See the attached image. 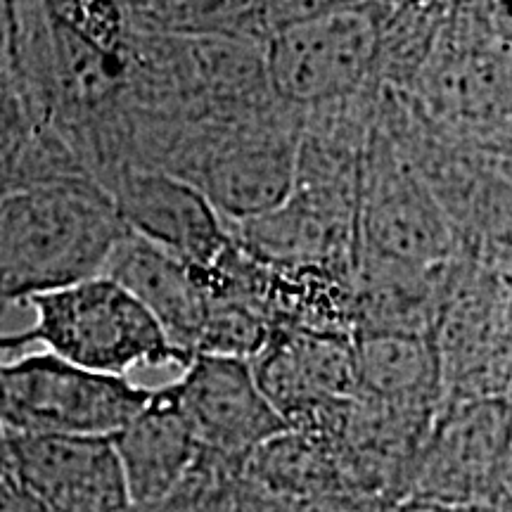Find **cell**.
Instances as JSON below:
<instances>
[{
  "label": "cell",
  "instance_id": "1",
  "mask_svg": "<svg viewBox=\"0 0 512 512\" xmlns=\"http://www.w3.org/2000/svg\"><path fill=\"white\" fill-rule=\"evenodd\" d=\"M114 200L93 176L0 192V311L105 271L124 235Z\"/></svg>",
  "mask_w": 512,
  "mask_h": 512
},
{
  "label": "cell",
  "instance_id": "2",
  "mask_svg": "<svg viewBox=\"0 0 512 512\" xmlns=\"http://www.w3.org/2000/svg\"><path fill=\"white\" fill-rule=\"evenodd\" d=\"M24 306L34 311V323L0 332V354L41 344L43 351L105 375H128L138 366L183 370L190 363L150 311L105 273L34 294Z\"/></svg>",
  "mask_w": 512,
  "mask_h": 512
},
{
  "label": "cell",
  "instance_id": "3",
  "mask_svg": "<svg viewBox=\"0 0 512 512\" xmlns=\"http://www.w3.org/2000/svg\"><path fill=\"white\" fill-rule=\"evenodd\" d=\"M510 266L460 252L451 261L432 339L441 406L510 399Z\"/></svg>",
  "mask_w": 512,
  "mask_h": 512
},
{
  "label": "cell",
  "instance_id": "4",
  "mask_svg": "<svg viewBox=\"0 0 512 512\" xmlns=\"http://www.w3.org/2000/svg\"><path fill=\"white\" fill-rule=\"evenodd\" d=\"M152 389L38 351L0 361V425L8 434H112Z\"/></svg>",
  "mask_w": 512,
  "mask_h": 512
},
{
  "label": "cell",
  "instance_id": "5",
  "mask_svg": "<svg viewBox=\"0 0 512 512\" xmlns=\"http://www.w3.org/2000/svg\"><path fill=\"white\" fill-rule=\"evenodd\" d=\"M508 489L510 399H479L439 408L401 501L501 510Z\"/></svg>",
  "mask_w": 512,
  "mask_h": 512
},
{
  "label": "cell",
  "instance_id": "6",
  "mask_svg": "<svg viewBox=\"0 0 512 512\" xmlns=\"http://www.w3.org/2000/svg\"><path fill=\"white\" fill-rule=\"evenodd\" d=\"M356 247L411 266H446L460 245L430 181L392 140L375 133L361 155Z\"/></svg>",
  "mask_w": 512,
  "mask_h": 512
},
{
  "label": "cell",
  "instance_id": "7",
  "mask_svg": "<svg viewBox=\"0 0 512 512\" xmlns=\"http://www.w3.org/2000/svg\"><path fill=\"white\" fill-rule=\"evenodd\" d=\"M375 19L363 10H313L283 22L271 38L266 76L297 107H323L358 91L377 55Z\"/></svg>",
  "mask_w": 512,
  "mask_h": 512
},
{
  "label": "cell",
  "instance_id": "8",
  "mask_svg": "<svg viewBox=\"0 0 512 512\" xmlns=\"http://www.w3.org/2000/svg\"><path fill=\"white\" fill-rule=\"evenodd\" d=\"M299 138L283 126L235 124L214 128L181 152L169 171L197 185L228 223L266 214L290 195Z\"/></svg>",
  "mask_w": 512,
  "mask_h": 512
},
{
  "label": "cell",
  "instance_id": "9",
  "mask_svg": "<svg viewBox=\"0 0 512 512\" xmlns=\"http://www.w3.org/2000/svg\"><path fill=\"white\" fill-rule=\"evenodd\" d=\"M169 392L202 456L240 472L256 446L290 427L261 392L245 356L200 351L169 382Z\"/></svg>",
  "mask_w": 512,
  "mask_h": 512
},
{
  "label": "cell",
  "instance_id": "10",
  "mask_svg": "<svg viewBox=\"0 0 512 512\" xmlns=\"http://www.w3.org/2000/svg\"><path fill=\"white\" fill-rule=\"evenodd\" d=\"M128 230L192 268H207L226 252L233 233L207 195L174 171L121 164L102 181Z\"/></svg>",
  "mask_w": 512,
  "mask_h": 512
},
{
  "label": "cell",
  "instance_id": "11",
  "mask_svg": "<svg viewBox=\"0 0 512 512\" xmlns=\"http://www.w3.org/2000/svg\"><path fill=\"white\" fill-rule=\"evenodd\" d=\"M256 384L290 427H309L356 392L354 335L273 328L249 356Z\"/></svg>",
  "mask_w": 512,
  "mask_h": 512
},
{
  "label": "cell",
  "instance_id": "12",
  "mask_svg": "<svg viewBox=\"0 0 512 512\" xmlns=\"http://www.w3.org/2000/svg\"><path fill=\"white\" fill-rule=\"evenodd\" d=\"M5 453L50 512H124L131 503L110 434H8Z\"/></svg>",
  "mask_w": 512,
  "mask_h": 512
},
{
  "label": "cell",
  "instance_id": "13",
  "mask_svg": "<svg viewBox=\"0 0 512 512\" xmlns=\"http://www.w3.org/2000/svg\"><path fill=\"white\" fill-rule=\"evenodd\" d=\"M102 273L124 285L150 311L174 347L190 358L197 354L207 313L197 268L126 228Z\"/></svg>",
  "mask_w": 512,
  "mask_h": 512
},
{
  "label": "cell",
  "instance_id": "14",
  "mask_svg": "<svg viewBox=\"0 0 512 512\" xmlns=\"http://www.w3.org/2000/svg\"><path fill=\"white\" fill-rule=\"evenodd\" d=\"M110 439L131 501L166 494L200 458V444L171 396L169 384L152 389L143 406Z\"/></svg>",
  "mask_w": 512,
  "mask_h": 512
},
{
  "label": "cell",
  "instance_id": "15",
  "mask_svg": "<svg viewBox=\"0 0 512 512\" xmlns=\"http://www.w3.org/2000/svg\"><path fill=\"white\" fill-rule=\"evenodd\" d=\"M356 394L437 418L441 373L432 335L354 332Z\"/></svg>",
  "mask_w": 512,
  "mask_h": 512
},
{
  "label": "cell",
  "instance_id": "16",
  "mask_svg": "<svg viewBox=\"0 0 512 512\" xmlns=\"http://www.w3.org/2000/svg\"><path fill=\"white\" fill-rule=\"evenodd\" d=\"M240 475L242 472L235 467L200 453L195 467L174 489L147 501H131L124 512H216L223 496Z\"/></svg>",
  "mask_w": 512,
  "mask_h": 512
},
{
  "label": "cell",
  "instance_id": "17",
  "mask_svg": "<svg viewBox=\"0 0 512 512\" xmlns=\"http://www.w3.org/2000/svg\"><path fill=\"white\" fill-rule=\"evenodd\" d=\"M53 24L100 53L119 57L121 12L114 0H48Z\"/></svg>",
  "mask_w": 512,
  "mask_h": 512
},
{
  "label": "cell",
  "instance_id": "18",
  "mask_svg": "<svg viewBox=\"0 0 512 512\" xmlns=\"http://www.w3.org/2000/svg\"><path fill=\"white\" fill-rule=\"evenodd\" d=\"M0 512H50L17 475L5 448L0 451Z\"/></svg>",
  "mask_w": 512,
  "mask_h": 512
},
{
  "label": "cell",
  "instance_id": "19",
  "mask_svg": "<svg viewBox=\"0 0 512 512\" xmlns=\"http://www.w3.org/2000/svg\"><path fill=\"white\" fill-rule=\"evenodd\" d=\"M17 55V22L12 0H0V74L8 69L10 57Z\"/></svg>",
  "mask_w": 512,
  "mask_h": 512
},
{
  "label": "cell",
  "instance_id": "20",
  "mask_svg": "<svg viewBox=\"0 0 512 512\" xmlns=\"http://www.w3.org/2000/svg\"><path fill=\"white\" fill-rule=\"evenodd\" d=\"M159 8L166 12H174L181 17L207 15L214 8H219V0H155Z\"/></svg>",
  "mask_w": 512,
  "mask_h": 512
},
{
  "label": "cell",
  "instance_id": "21",
  "mask_svg": "<svg viewBox=\"0 0 512 512\" xmlns=\"http://www.w3.org/2000/svg\"><path fill=\"white\" fill-rule=\"evenodd\" d=\"M5 448V430H3V425H0V451H3Z\"/></svg>",
  "mask_w": 512,
  "mask_h": 512
}]
</instances>
